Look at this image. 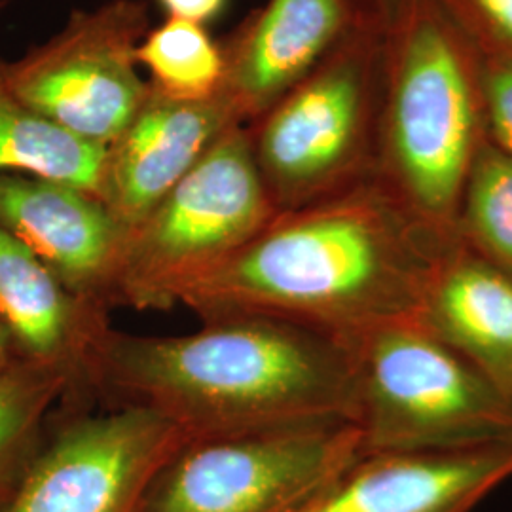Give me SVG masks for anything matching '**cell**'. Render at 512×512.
I'll return each mask as SVG.
<instances>
[{"mask_svg": "<svg viewBox=\"0 0 512 512\" xmlns=\"http://www.w3.org/2000/svg\"><path fill=\"white\" fill-rule=\"evenodd\" d=\"M459 236L512 274V158L482 137L459 202Z\"/></svg>", "mask_w": 512, "mask_h": 512, "instance_id": "obj_18", "label": "cell"}, {"mask_svg": "<svg viewBox=\"0 0 512 512\" xmlns=\"http://www.w3.org/2000/svg\"><path fill=\"white\" fill-rule=\"evenodd\" d=\"M365 452L351 421L184 437L133 512H302Z\"/></svg>", "mask_w": 512, "mask_h": 512, "instance_id": "obj_7", "label": "cell"}, {"mask_svg": "<svg viewBox=\"0 0 512 512\" xmlns=\"http://www.w3.org/2000/svg\"><path fill=\"white\" fill-rule=\"evenodd\" d=\"M148 29L145 0L74 10L44 44L16 61L0 59V78L27 107L107 148L147 99L137 48Z\"/></svg>", "mask_w": 512, "mask_h": 512, "instance_id": "obj_9", "label": "cell"}, {"mask_svg": "<svg viewBox=\"0 0 512 512\" xmlns=\"http://www.w3.org/2000/svg\"><path fill=\"white\" fill-rule=\"evenodd\" d=\"M92 389L97 403L148 410L186 439L355 423L348 346L274 317L211 319L177 336L112 327L93 363Z\"/></svg>", "mask_w": 512, "mask_h": 512, "instance_id": "obj_2", "label": "cell"}, {"mask_svg": "<svg viewBox=\"0 0 512 512\" xmlns=\"http://www.w3.org/2000/svg\"><path fill=\"white\" fill-rule=\"evenodd\" d=\"M183 439L148 410L59 401L0 492V512H133L150 476Z\"/></svg>", "mask_w": 512, "mask_h": 512, "instance_id": "obj_8", "label": "cell"}, {"mask_svg": "<svg viewBox=\"0 0 512 512\" xmlns=\"http://www.w3.org/2000/svg\"><path fill=\"white\" fill-rule=\"evenodd\" d=\"M18 361V355H16V351L12 348V342H10L8 334L4 332L2 325H0V372H4L6 368H10V366L18 363Z\"/></svg>", "mask_w": 512, "mask_h": 512, "instance_id": "obj_24", "label": "cell"}, {"mask_svg": "<svg viewBox=\"0 0 512 512\" xmlns=\"http://www.w3.org/2000/svg\"><path fill=\"white\" fill-rule=\"evenodd\" d=\"M6 8V0H0V12Z\"/></svg>", "mask_w": 512, "mask_h": 512, "instance_id": "obj_25", "label": "cell"}, {"mask_svg": "<svg viewBox=\"0 0 512 512\" xmlns=\"http://www.w3.org/2000/svg\"><path fill=\"white\" fill-rule=\"evenodd\" d=\"M137 63L147 71L152 90L177 101H203L224 88L222 46L207 27L165 18L150 27L137 48Z\"/></svg>", "mask_w": 512, "mask_h": 512, "instance_id": "obj_17", "label": "cell"}, {"mask_svg": "<svg viewBox=\"0 0 512 512\" xmlns=\"http://www.w3.org/2000/svg\"><path fill=\"white\" fill-rule=\"evenodd\" d=\"M67 393V378L48 366L18 361L0 372V492L31 454L44 423Z\"/></svg>", "mask_w": 512, "mask_h": 512, "instance_id": "obj_19", "label": "cell"}, {"mask_svg": "<svg viewBox=\"0 0 512 512\" xmlns=\"http://www.w3.org/2000/svg\"><path fill=\"white\" fill-rule=\"evenodd\" d=\"M245 126L226 131L128 234L116 308L169 310L274 219Z\"/></svg>", "mask_w": 512, "mask_h": 512, "instance_id": "obj_6", "label": "cell"}, {"mask_svg": "<svg viewBox=\"0 0 512 512\" xmlns=\"http://www.w3.org/2000/svg\"><path fill=\"white\" fill-rule=\"evenodd\" d=\"M509 478L512 444L363 452L310 512H471Z\"/></svg>", "mask_w": 512, "mask_h": 512, "instance_id": "obj_14", "label": "cell"}, {"mask_svg": "<svg viewBox=\"0 0 512 512\" xmlns=\"http://www.w3.org/2000/svg\"><path fill=\"white\" fill-rule=\"evenodd\" d=\"M482 54L512 57V0H435Z\"/></svg>", "mask_w": 512, "mask_h": 512, "instance_id": "obj_20", "label": "cell"}, {"mask_svg": "<svg viewBox=\"0 0 512 512\" xmlns=\"http://www.w3.org/2000/svg\"><path fill=\"white\" fill-rule=\"evenodd\" d=\"M238 126L245 124L224 88L203 101H177L150 88L128 128L107 147L101 200L129 234Z\"/></svg>", "mask_w": 512, "mask_h": 512, "instance_id": "obj_12", "label": "cell"}, {"mask_svg": "<svg viewBox=\"0 0 512 512\" xmlns=\"http://www.w3.org/2000/svg\"><path fill=\"white\" fill-rule=\"evenodd\" d=\"M482 137L475 46L435 0H416L385 35L374 175L418 219L456 234Z\"/></svg>", "mask_w": 512, "mask_h": 512, "instance_id": "obj_3", "label": "cell"}, {"mask_svg": "<svg viewBox=\"0 0 512 512\" xmlns=\"http://www.w3.org/2000/svg\"><path fill=\"white\" fill-rule=\"evenodd\" d=\"M418 323L512 399V274L458 232L440 256Z\"/></svg>", "mask_w": 512, "mask_h": 512, "instance_id": "obj_15", "label": "cell"}, {"mask_svg": "<svg viewBox=\"0 0 512 512\" xmlns=\"http://www.w3.org/2000/svg\"><path fill=\"white\" fill-rule=\"evenodd\" d=\"M0 228L19 239L78 298L110 311L128 230L107 203L73 184L0 175Z\"/></svg>", "mask_w": 512, "mask_h": 512, "instance_id": "obj_10", "label": "cell"}, {"mask_svg": "<svg viewBox=\"0 0 512 512\" xmlns=\"http://www.w3.org/2000/svg\"><path fill=\"white\" fill-rule=\"evenodd\" d=\"M366 19L382 33H391L410 12L416 0H357Z\"/></svg>", "mask_w": 512, "mask_h": 512, "instance_id": "obj_23", "label": "cell"}, {"mask_svg": "<svg viewBox=\"0 0 512 512\" xmlns=\"http://www.w3.org/2000/svg\"><path fill=\"white\" fill-rule=\"evenodd\" d=\"M385 33L365 27L247 124L277 213L323 202L376 171Z\"/></svg>", "mask_w": 512, "mask_h": 512, "instance_id": "obj_4", "label": "cell"}, {"mask_svg": "<svg viewBox=\"0 0 512 512\" xmlns=\"http://www.w3.org/2000/svg\"><path fill=\"white\" fill-rule=\"evenodd\" d=\"M476 57L484 135L512 158V57L478 50Z\"/></svg>", "mask_w": 512, "mask_h": 512, "instance_id": "obj_21", "label": "cell"}, {"mask_svg": "<svg viewBox=\"0 0 512 512\" xmlns=\"http://www.w3.org/2000/svg\"><path fill=\"white\" fill-rule=\"evenodd\" d=\"M165 18L183 19L207 27L226 10L228 0H154Z\"/></svg>", "mask_w": 512, "mask_h": 512, "instance_id": "obj_22", "label": "cell"}, {"mask_svg": "<svg viewBox=\"0 0 512 512\" xmlns=\"http://www.w3.org/2000/svg\"><path fill=\"white\" fill-rule=\"evenodd\" d=\"M109 313L71 293L31 249L0 228V325L19 361L67 378L63 403H97L93 363L112 329Z\"/></svg>", "mask_w": 512, "mask_h": 512, "instance_id": "obj_13", "label": "cell"}, {"mask_svg": "<svg viewBox=\"0 0 512 512\" xmlns=\"http://www.w3.org/2000/svg\"><path fill=\"white\" fill-rule=\"evenodd\" d=\"M107 148L88 143L21 103L0 78V175L73 184L101 198Z\"/></svg>", "mask_w": 512, "mask_h": 512, "instance_id": "obj_16", "label": "cell"}, {"mask_svg": "<svg viewBox=\"0 0 512 512\" xmlns=\"http://www.w3.org/2000/svg\"><path fill=\"white\" fill-rule=\"evenodd\" d=\"M454 236L418 219L372 175L323 202L277 213L179 304L202 321L274 317L346 344L378 327L418 323Z\"/></svg>", "mask_w": 512, "mask_h": 512, "instance_id": "obj_1", "label": "cell"}, {"mask_svg": "<svg viewBox=\"0 0 512 512\" xmlns=\"http://www.w3.org/2000/svg\"><path fill=\"white\" fill-rule=\"evenodd\" d=\"M365 27L374 25L357 0H268L249 12L220 42L224 90L243 124L264 114Z\"/></svg>", "mask_w": 512, "mask_h": 512, "instance_id": "obj_11", "label": "cell"}, {"mask_svg": "<svg viewBox=\"0 0 512 512\" xmlns=\"http://www.w3.org/2000/svg\"><path fill=\"white\" fill-rule=\"evenodd\" d=\"M313 505H315V503H313ZM313 505H311V507H313ZM311 507H310V509H306V511H302V512H310L311 511Z\"/></svg>", "mask_w": 512, "mask_h": 512, "instance_id": "obj_26", "label": "cell"}, {"mask_svg": "<svg viewBox=\"0 0 512 512\" xmlns=\"http://www.w3.org/2000/svg\"><path fill=\"white\" fill-rule=\"evenodd\" d=\"M365 452L511 446L512 399L420 323L346 342Z\"/></svg>", "mask_w": 512, "mask_h": 512, "instance_id": "obj_5", "label": "cell"}]
</instances>
